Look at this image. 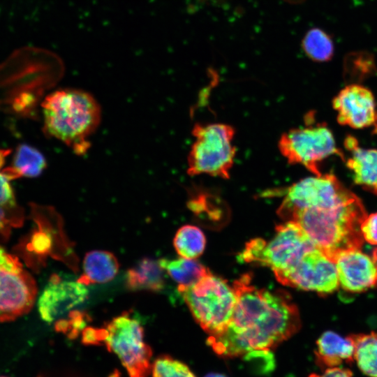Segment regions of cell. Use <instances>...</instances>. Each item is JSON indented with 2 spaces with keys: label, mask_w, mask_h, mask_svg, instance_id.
Here are the masks:
<instances>
[{
  "label": "cell",
  "mask_w": 377,
  "mask_h": 377,
  "mask_svg": "<svg viewBox=\"0 0 377 377\" xmlns=\"http://www.w3.org/2000/svg\"><path fill=\"white\" fill-rule=\"evenodd\" d=\"M233 288L237 302L230 323L207 341L219 355L233 357L270 349L299 330V311L285 291L258 289L249 274L236 280Z\"/></svg>",
  "instance_id": "cell-1"
},
{
  "label": "cell",
  "mask_w": 377,
  "mask_h": 377,
  "mask_svg": "<svg viewBox=\"0 0 377 377\" xmlns=\"http://www.w3.org/2000/svg\"><path fill=\"white\" fill-rule=\"evenodd\" d=\"M43 131L60 140L75 154L89 149V138L96 131L101 118V108L89 93L65 88L47 95L41 103Z\"/></svg>",
  "instance_id": "cell-2"
},
{
  "label": "cell",
  "mask_w": 377,
  "mask_h": 377,
  "mask_svg": "<svg viewBox=\"0 0 377 377\" xmlns=\"http://www.w3.org/2000/svg\"><path fill=\"white\" fill-rule=\"evenodd\" d=\"M366 216L364 206L356 195L341 204L296 211L287 221L296 222L316 247L334 262L341 252L362 247L360 227Z\"/></svg>",
  "instance_id": "cell-3"
},
{
  "label": "cell",
  "mask_w": 377,
  "mask_h": 377,
  "mask_svg": "<svg viewBox=\"0 0 377 377\" xmlns=\"http://www.w3.org/2000/svg\"><path fill=\"white\" fill-rule=\"evenodd\" d=\"M177 290L195 321L209 335L225 330L237 302L234 288L226 281L209 272L194 284L178 286Z\"/></svg>",
  "instance_id": "cell-4"
},
{
  "label": "cell",
  "mask_w": 377,
  "mask_h": 377,
  "mask_svg": "<svg viewBox=\"0 0 377 377\" xmlns=\"http://www.w3.org/2000/svg\"><path fill=\"white\" fill-rule=\"evenodd\" d=\"M192 133L195 140L188 156V174L229 179L236 152L234 128L221 123L196 124Z\"/></svg>",
  "instance_id": "cell-5"
},
{
  "label": "cell",
  "mask_w": 377,
  "mask_h": 377,
  "mask_svg": "<svg viewBox=\"0 0 377 377\" xmlns=\"http://www.w3.org/2000/svg\"><path fill=\"white\" fill-rule=\"evenodd\" d=\"M305 125L281 135L278 147L288 163L300 164L315 175H322L320 163L332 155L344 160L334 135L325 123L316 122L313 112L304 118Z\"/></svg>",
  "instance_id": "cell-6"
},
{
  "label": "cell",
  "mask_w": 377,
  "mask_h": 377,
  "mask_svg": "<svg viewBox=\"0 0 377 377\" xmlns=\"http://www.w3.org/2000/svg\"><path fill=\"white\" fill-rule=\"evenodd\" d=\"M98 329L99 345H105L119 357L129 377L151 374L152 350L144 341V330L137 319L124 313Z\"/></svg>",
  "instance_id": "cell-7"
},
{
  "label": "cell",
  "mask_w": 377,
  "mask_h": 377,
  "mask_svg": "<svg viewBox=\"0 0 377 377\" xmlns=\"http://www.w3.org/2000/svg\"><path fill=\"white\" fill-rule=\"evenodd\" d=\"M316 248L303 229L288 221L276 228V234L266 242L255 239L248 242L241 258L247 263L268 267L274 273L294 266L309 251Z\"/></svg>",
  "instance_id": "cell-8"
},
{
  "label": "cell",
  "mask_w": 377,
  "mask_h": 377,
  "mask_svg": "<svg viewBox=\"0 0 377 377\" xmlns=\"http://www.w3.org/2000/svg\"><path fill=\"white\" fill-rule=\"evenodd\" d=\"M284 191L285 197L277 212L286 221L296 211L335 205L356 196L333 174L302 179Z\"/></svg>",
  "instance_id": "cell-9"
},
{
  "label": "cell",
  "mask_w": 377,
  "mask_h": 377,
  "mask_svg": "<svg viewBox=\"0 0 377 377\" xmlns=\"http://www.w3.org/2000/svg\"><path fill=\"white\" fill-rule=\"evenodd\" d=\"M37 293L36 283L17 257L0 246V322L27 313Z\"/></svg>",
  "instance_id": "cell-10"
},
{
  "label": "cell",
  "mask_w": 377,
  "mask_h": 377,
  "mask_svg": "<svg viewBox=\"0 0 377 377\" xmlns=\"http://www.w3.org/2000/svg\"><path fill=\"white\" fill-rule=\"evenodd\" d=\"M285 286L327 295L339 287L335 263L318 248L306 252L292 267L274 273Z\"/></svg>",
  "instance_id": "cell-11"
},
{
  "label": "cell",
  "mask_w": 377,
  "mask_h": 377,
  "mask_svg": "<svg viewBox=\"0 0 377 377\" xmlns=\"http://www.w3.org/2000/svg\"><path fill=\"white\" fill-rule=\"evenodd\" d=\"M88 294L84 284L53 274L38 299L40 316L45 322L54 324L66 319L87 300Z\"/></svg>",
  "instance_id": "cell-12"
},
{
  "label": "cell",
  "mask_w": 377,
  "mask_h": 377,
  "mask_svg": "<svg viewBox=\"0 0 377 377\" xmlns=\"http://www.w3.org/2000/svg\"><path fill=\"white\" fill-rule=\"evenodd\" d=\"M337 112V121L353 128H364L373 125L377 127L376 101L367 87L350 84L345 87L332 101Z\"/></svg>",
  "instance_id": "cell-13"
},
{
  "label": "cell",
  "mask_w": 377,
  "mask_h": 377,
  "mask_svg": "<svg viewBox=\"0 0 377 377\" xmlns=\"http://www.w3.org/2000/svg\"><path fill=\"white\" fill-rule=\"evenodd\" d=\"M339 286L350 293H361L377 284V249L369 254L360 248L341 252L334 259Z\"/></svg>",
  "instance_id": "cell-14"
},
{
  "label": "cell",
  "mask_w": 377,
  "mask_h": 377,
  "mask_svg": "<svg viewBox=\"0 0 377 377\" xmlns=\"http://www.w3.org/2000/svg\"><path fill=\"white\" fill-rule=\"evenodd\" d=\"M344 147L350 154L346 164L353 173L354 182L377 195V149L359 147L351 135L345 139Z\"/></svg>",
  "instance_id": "cell-15"
},
{
  "label": "cell",
  "mask_w": 377,
  "mask_h": 377,
  "mask_svg": "<svg viewBox=\"0 0 377 377\" xmlns=\"http://www.w3.org/2000/svg\"><path fill=\"white\" fill-rule=\"evenodd\" d=\"M355 346L350 336L343 337L333 331H326L316 341V362L326 369L338 367L354 360Z\"/></svg>",
  "instance_id": "cell-16"
},
{
  "label": "cell",
  "mask_w": 377,
  "mask_h": 377,
  "mask_svg": "<svg viewBox=\"0 0 377 377\" xmlns=\"http://www.w3.org/2000/svg\"><path fill=\"white\" fill-rule=\"evenodd\" d=\"M119 268V262L113 253L102 250L91 251L84 256L83 272L77 281L85 286L105 283L115 277Z\"/></svg>",
  "instance_id": "cell-17"
},
{
  "label": "cell",
  "mask_w": 377,
  "mask_h": 377,
  "mask_svg": "<svg viewBox=\"0 0 377 377\" xmlns=\"http://www.w3.org/2000/svg\"><path fill=\"white\" fill-rule=\"evenodd\" d=\"M164 271L159 260L143 258L126 272V287L131 290H161L165 286Z\"/></svg>",
  "instance_id": "cell-18"
},
{
  "label": "cell",
  "mask_w": 377,
  "mask_h": 377,
  "mask_svg": "<svg viewBox=\"0 0 377 377\" xmlns=\"http://www.w3.org/2000/svg\"><path fill=\"white\" fill-rule=\"evenodd\" d=\"M159 263L165 272L182 286L194 284L210 272L194 259L182 257L172 260L163 258L159 260Z\"/></svg>",
  "instance_id": "cell-19"
},
{
  "label": "cell",
  "mask_w": 377,
  "mask_h": 377,
  "mask_svg": "<svg viewBox=\"0 0 377 377\" xmlns=\"http://www.w3.org/2000/svg\"><path fill=\"white\" fill-rule=\"evenodd\" d=\"M46 167V159L39 150L27 144L17 147L11 168L18 177H37Z\"/></svg>",
  "instance_id": "cell-20"
},
{
  "label": "cell",
  "mask_w": 377,
  "mask_h": 377,
  "mask_svg": "<svg viewBox=\"0 0 377 377\" xmlns=\"http://www.w3.org/2000/svg\"><path fill=\"white\" fill-rule=\"evenodd\" d=\"M355 346L354 359L365 375L377 377V332L350 335Z\"/></svg>",
  "instance_id": "cell-21"
},
{
  "label": "cell",
  "mask_w": 377,
  "mask_h": 377,
  "mask_svg": "<svg viewBox=\"0 0 377 377\" xmlns=\"http://www.w3.org/2000/svg\"><path fill=\"white\" fill-rule=\"evenodd\" d=\"M302 47L306 55L313 61H328L334 55V46L331 36L319 28H312L306 33Z\"/></svg>",
  "instance_id": "cell-22"
},
{
  "label": "cell",
  "mask_w": 377,
  "mask_h": 377,
  "mask_svg": "<svg viewBox=\"0 0 377 377\" xmlns=\"http://www.w3.org/2000/svg\"><path fill=\"white\" fill-rule=\"evenodd\" d=\"M205 237L202 230L191 225L180 228L173 240L177 253L187 259H195L200 256L205 250Z\"/></svg>",
  "instance_id": "cell-23"
},
{
  "label": "cell",
  "mask_w": 377,
  "mask_h": 377,
  "mask_svg": "<svg viewBox=\"0 0 377 377\" xmlns=\"http://www.w3.org/2000/svg\"><path fill=\"white\" fill-rule=\"evenodd\" d=\"M376 73L374 56L366 51L352 52L343 61V76L351 84H357Z\"/></svg>",
  "instance_id": "cell-24"
},
{
  "label": "cell",
  "mask_w": 377,
  "mask_h": 377,
  "mask_svg": "<svg viewBox=\"0 0 377 377\" xmlns=\"http://www.w3.org/2000/svg\"><path fill=\"white\" fill-rule=\"evenodd\" d=\"M151 374V377H195L186 364L168 355L154 361Z\"/></svg>",
  "instance_id": "cell-25"
},
{
  "label": "cell",
  "mask_w": 377,
  "mask_h": 377,
  "mask_svg": "<svg viewBox=\"0 0 377 377\" xmlns=\"http://www.w3.org/2000/svg\"><path fill=\"white\" fill-rule=\"evenodd\" d=\"M23 212L19 206L13 208L0 207V233L8 237L13 227H19L23 222Z\"/></svg>",
  "instance_id": "cell-26"
},
{
  "label": "cell",
  "mask_w": 377,
  "mask_h": 377,
  "mask_svg": "<svg viewBox=\"0 0 377 377\" xmlns=\"http://www.w3.org/2000/svg\"><path fill=\"white\" fill-rule=\"evenodd\" d=\"M12 179L8 169L0 170V207L13 208L17 207L13 189L10 184Z\"/></svg>",
  "instance_id": "cell-27"
},
{
  "label": "cell",
  "mask_w": 377,
  "mask_h": 377,
  "mask_svg": "<svg viewBox=\"0 0 377 377\" xmlns=\"http://www.w3.org/2000/svg\"><path fill=\"white\" fill-rule=\"evenodd\" d=\"M364 240L377 246V212L367 215L360 227Z\"/></svg>",
  "instance_id": "cell-28"
},
{
  "label": "cell",
  "mask_w": 377,
  "mask_h": 377,
  "mask_svg": "<svg viewBox=\"0 0 377 377\" xmlns=\"http://www.w3.org/2000/svg\"><path fill=\"white\" fill-rule=\"evenodd\" d=\"M309 377H352V372L348 369L333 367L326 369L322 376L311 374Z\"/></svg>",
  "instance_id": "cell-29"
},
{
  "label": "cell",
  "mask_w": 377,
  "mask_h": 377,
  "mask_svg": "<svg viewBox=\"0 0 377 377\" xmlns=\"http://www.w3.org/2000/svg\"><path fill=\"white\" fill-rule=\"evenodd\" d=\"M8 149H0V170L5 163L6 156L10 154Z\"/></svg>",
  "instance_id": "cell-30"
},
{
  "label": "cell",
  "mask_w": 377,
  "mask_h": 377,
  "mask_svg": "<svg viewBox=\"0 0 377 377\" xmlns=\"http://www.w3.org/2000/svg\"><path fill=\"white\" fill-rule=\"evenodd\" d=\"M205 377H226L223 374H210L207 375Z\"/></svg>",
  "instance_id": "cell-31"
},
{
  "label": "cell",
  "mask_w": 377,
  "mask_h": 377,
  "mask_svg": "<svg viewBox=\"0 0 377 377\" xmlns=\"http://www.w3.org/2000/svg\"><path fill=\"white\" fill-rule=\"evenodd\" d=\"M284 1L290 3H299L303 1L304 0H284Z\"/></svg>",
  "instance_id": "cell-32"
},
{
  "label": "cell",
  "mask_w": 377,
  "mask_h": 377,
  "mask_svg": "<svg viewBox=\"0 0 377 377\" xmlns=\"http://www.w3.org/2000/svg\"><path fill=\"white\" fill-rule=\"evenodd\" d=\"M0 377H6V376H0Z\"/></svg>",
  "instance_id": "cell-33"
}]
</instances>
